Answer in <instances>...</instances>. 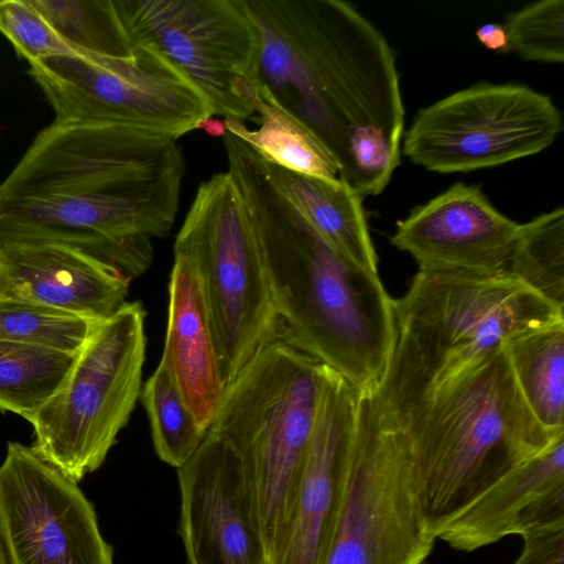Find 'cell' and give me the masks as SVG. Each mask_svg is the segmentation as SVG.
I'll return each mask as SVG.
<instances>
[{
  "label": "cell",
  "instance_id": "obj_11",
  "mask_svg": "<svg viewBox=\"0 0 564 564\" xmlns=\"http://www.w3.org/2000/svg\"><path fill=\"white\" fill-rule=\"evenodd\" d=\"M134 45L158 50L207 98L246 120L259 95V41L245 0H113Z\"/></svg>",
  "mask_w": 564,
  "mask_h": 564
},
{
  "label": "cell",
  "instance_id": "obj_5",
  "mask_svg": "<svg viewBox=\"0 0 564 564\" xmlns=\"http://www.w3.org/2000/svg\"><path fill=\"white\" fill-rule=\"evenodd\" d=\"M323 372L317 359L276 338L227 386L208 430L241 462L265 564H274L292 518Z\"/></svg>",
  "mask_w": 564,
  "mask_h": 564
},
{
  "label": "cell",
  "instance_id": "obj_30",
  "mask_svg": "<svg viewBox=\"0 0 564 564\" xmlns=\"http://www.w3.org/2000/svg\"><path fill=\"white\" fill-rule=\"evenodd\" d=\"M0 32L29 63L48 56L87 54L66 42L30 0H0Z\"/></svg>",
  "mask_w": 564,
  "mask_h": 564
},
{
  "label": "cell",
  "instance_id": "obj_8",
  "mask_svg": "<svg viewBox=\"0 0 564 564\" xmlns=\"http://www.w3.org/2000/svg\"><path fill=\"white\" fill-rule=\"evenodd\" d=\"M144 318L135 301L98 322L63 387L26 420L34 453L76 482L104 464L141 394Z\"/></svg>",
  "mask_w": 564,
  "mask_h": 564
},
{
  "label": "cell",
  "instance_id": "obj_17",
  "mask_svg": "<svg viewBox=\"0 0 564 564\" xmlns=\"http://www.w3.org/2000/svg\"><path fill=\"white\" fill-rule=\"evenodd\" d=\"M359 398L341 375L324 365L293 513L274 564H321L338 479L356 431Z\"/></svg>",
  "mask_w": 564,
  "mask_h": 564
},
{
  "label": "cell",
  "instance_id": "obj_15",
  "mask_svg": "<svg viewBox=\"0 0 564 564\" xmlns=\"http://www.w3.org/2000/svg\"><path fill=\"white\" fill-rule=\"evenodd\" d=\"M177 480L187 564H265L241 462L223 437L208 431Z\"/></svg>",
  "mask_w": 564,
  "mask_h": 564
},
{
  "label": "cell",
  "instance_id": "obj_14",
  "mask_svg": "<svg viewBox=\"0 0 564 564\" xmlns=\"http://www.w3.org/2000/svg\"><path fill=\"white\" fill-rule=\"evenodd\" d=\"M176 140L139 127L53 122L0 183V205L115 177L165 156Z\"/></svg>",
  "mask_w": 564,
  "mask_h": 564
},
{
  "label": "cell",
  "instance_id": "obj_2",
  "mask_svg": "<svg viewBox=\"0 0 564 564\" xmlns=\"http://www.w3.org/2000/svg\"><path fill=\"white\" fill-rule=\"evenodd\" d=\"M228 173L265 265L278 338L341 375L379 387L395 344L393 300L378 273L340 256L281 193L263 159L226 132Z\"/></svg>",
  "mask_w": 564,
  "mask_h": 564
},
{
  "label": "cell",
  "instance_id": "obj_34",
  "mask_svg": "<svg viewBox=\"0 0 564 564\" xmlns=\"http://www.w3.org/2000/svg\"><path fill=\"white\" fill-rule=\"evenodd\" d=\"M0 564H8L1 536H0Z\"/></svg>",
  "mask_w": 564,
  "mask_h": 564
},
{
  "label": "cell",
  "instance_id": "obj_9",
  "mask_svg": "<svg viewBox=\"0 0 564 564\" xmlns=\"http://www.w3.org/2000/svg\"><path fill=\"white\" fill-rule=\"evenodd\" d=\"M435 540L421 513L403 435L383 426L360 394L321 564H423Z\"/></svg>",
  "mask_w": 564,
  "mask_h": 564
},
{
  "label": "cell",
  "instance_id": "obj_20",
  "mask_svg": "<svg viewBox=\"0 0 564 564\" xmlns=\"http://www.w3.org/2000/svg\"><path fill=\"white\" fill-rule=\"evenodd\" d=\"M560 487H564V433L500 479L438 539L463 552L496 543L514 534L529 508Z\"/></svg>",
  "mask_w": 564,
  "mask_h": 564
},
{
  "label": "cell",
  "instance_id": "obj_23",
  "mask_svg": "<svg viewBox=\"0 0 564 564\" xmlns=\"http://www.w3.org/2000/svg\"><path fill=\"white\" fill-rule=\"evenodd\" d=\"M506 350L533 415L549 432L564 433V321L513 338Z\"/></svg>",
  "mask_w": 564,
  "mask_h": 564
},
{
  "label": "cell",
  "instance_id": "obj_12",
  "mask_svg": "<svg viewBox=\"0 0 564 564\" xmlns=\"http://www.w3.org/2000/svg\"><path fill=\"white\" fill-rule=\"evenodd\" d=\"M562 130L549 96L521 84L481 83L420 109L402 153L432 172H470L540 153Z\"/></svg>",
  "mask_w": 564,
  "mask_h": 564
},
{
  "label": "cell",
  "instance_id": "obj_16",
  "mask_svg": "<svg viewBox=\"0 0 564 564\" xmlns=\"http://www.w3.org/2000/svg\"><path fill=\"white\" fill-rule=\"evenodd\" d=\"M520 224L505 216L475 184L458 182L397 224L391 243L419 270H508Z\"/></svg>",
  "mask_w": 564,
  "mask_h": 564
},
{
  "label": "cell",
  "instance_id": "obj_27",
  "mask_svg": "<svg viewBox=\"0 0 564 564\" xmlns=\"http://www.w3.org/2000/svg\"><path fill=\"white\" fill-rule=\"evenodd\" d=\"M140 397L156 455L165 464L180 468L197 451L207 432L198 425L161 364L145 381Z\"/></svg>",
  "mask_w": 564,
  "mask_h": 564
},
{
  "label": "cell",
  "instance_id": "obj_3",
  "mask_svg": "<svg viewBox=\"0 0 564 564\" xmlns=\"http://www.w3.org/2000/svg\"><path fill=\"white\" fill-rule=\"evenodd\" d=\"M393 352L379 387L368 395L389 429L513 338L564 321V310L508 270H419L404 295L393 300Z\"/></svg>",
  "mask_w": 564,
  "mask_h": 564
},
{
  "label": "cell",
  "instance_id": "obj_22",
  "mask_svg": "<svg viewBox=\"0 0 564 564\" xmlns=\"http://www.w3.org/2000/svg\"><path fill=\"white\" fill-rule=\"evenodd\" d=\"M254 109L260 116L258 129L247 128L241 120L225 118L226 130L273 165L327 181L339 180L336 161L317 137L262 87H259Z\"/></svg>",
  "mask_w": 564,
  "mask_h": 564
},
{
  "label": "cell",
  "instance_id": "obj_33",
  "mask_svg": "<svg viewBox=\"0 0 564 564\" xmlns=\"http://www.w3.org/2000/svg\"><path fill=\"white\" fill-rule=\"evenodd\" d=\"M197 129H202V130L206 131L207 133L215 135V137H224L227 131L224 121L214 119L212 117L203 120L197 126Z\"/></svg>",
  "mask_w": 564,
  "mask_h": 564
},
{
  "label": "cell",
  "instance_id": "obj_26",
  "mask_svg": "<svg viewBox=\"0 0 564 564\" xmlns=\"http://www.w3.org/2000/svg\"><path fill=\"white\" fill-rule=\"evenodd\" d=\"M50 25L78 51L131 57V43L113 0H30Z\"/></svg>",
  "mask_w": 564,
  "mask_h": 564
},
{
  "label": "cell",
  "instance_id": "obj_7",
  "mask_svg": "<svg viewBox=\"0 0 564 564\" xmlns=\"http://www.w3.org/2000/svg\"><path fill=\"white\" fill-rule=\"evenodd\" d=\"M204 290L225 387L278 338V317L259 243L228 172L203 182L177 232Z\"/></svg>",
  "mask_w": 564,
  "mask_h": 564
},
{
  "label": "cell",
  "instance_id": "obj_19",
  "mask_svg": "<svg viewBox=\"0 0 564 564\" xmlns=\"http://www.w3.org/2000/svg\"><path fill=\"white\" fill-rule=\"evenodd\" d=\"M160 364L198 425L208 432L226 387L199 275L182 257H174L170 275L167 327Z\"/></svg>",
  "mask_w": 564,
  "mask_h": 564
},
{
  "label": "cell",
  "instance_id": "obj_10",
  "mask_svg": "<svg viewBox=\"0 0 564 564\" xmlns=\"http://www.w3.org/2000/svg\"><path fill=\"white\" fill-rule=\"evenodd\" d=\"M58 124L131 126L178 139L213 117L207 98L158 50L131 57L48 56L29 63Z\"/></svg>",
  "mask_w": 564,
  "mask_h": 564
},
{
  "label": "cell",
  "instance_id": "obj_31",
  "mask_svg": "<svg viewBox=\"0 0 564 564\" xmlns=\"http://www.w3.org/2000/svg\"><path fill=\"white\" fill-rule=\"evenodd\" d=\"M520 535L523 549L512 564H564V520L529 529Z\"/></svg>",
  "mask_w": 564,
  "mask_h": 564
},
{
  "label": "cell",
  "instance_id": "obj_24",
  "mask_svg": "<svg viewBox=\"0 0 564 564\" xmlns=\"http://www.w3.org/2000/svg\"><path fill=\"white\" fill-rule=\"evenodd\" d=\"M77 354L0 340V412L28 420L63 387Z\"/></svg>",
  "mask_w": 564,
  "mask_h": 564
},
{
  "label": "cell",
  "instance_id": "obj_28",
  "mask_svg": "<svg viewBox=\"0 0 564 564\" xmlns=\"http://www.w3.org/2000/svg\"><path fill=\"white\" fill-rule=\"evenodd\" d=\"M97 323L36 303L0 295V340L77 354Z\"/></svg>",
  "mask_w": 564,
  "mask_h": 564
},
{
  "label": "cell",
  "instance_id": "obj_6",
  "mask_svg": "<svg viewBox=\"0 0 564 564\" xmlns=\"http://www.w3.org/2000/svg\"><path fill=\"white\" fill-rule=\"evenodd\" d=\"M184 175L182 150L74 189L0 205V246L59 242L140 276L153 260L152 238L175 220Z\"/></svg>",
  "mask_w": 564,
  "mask_h": 564
},
{
  "label": "cell",
  "instance_id": "obj_29",
  "mask_svg": "<svg viewBox=\"0 0 564 564\" xmlns=\"http://www.w3.org/2000/svg\"><path fill=\"white\" fill-rule=\"evenodd\" d=\"M502 25L509 53L532 62L563 63V0H541L528 4L511 13Z\"/></svg>",
  "mask_w": 564,
  "mask_h": 564
},
{
  "label": "cell",
  "instance_id": "obj_21",
  "mask_svg": "<svg viewBox=\"0 0 564 564\" xmlns=\"http://www.w3.org/2000/svg\"><path fill=\"white\" fill-rule=\"evenodd\" d=\"M281 193L345 259L378 273L362 197L345 182L299 174L263 160Z\"/></svg>",
  "mask_w": 564,
  "mask_h": 564
},
{
  "label": "cell",
  "instance_id": "obj_25",
  "mask_svg": "<svg viewBox=\"0 0 564 564\" xmlns=\"http://www.w3.org/2000/svg\"><path fill=\"white\" fill-rule=\"evenodd\" d=\"M508 271L524 285L564 310V208L520 224Z\"/></svg>",
  "mask_w": 564,
  "mask_h": 564
},
{
  "label": "cell",
  "instance_id": "obj_4",
  "mask_svg": "<svg viewBox=\"0 0 564 564\" xmlns=\"http://www.w3.org/2000/svg\"><path fill=\"white\" fill-rule=\"evenodd\" d=\"M409 451L421 513L435 538L557 435L533 415L506 346L434 391L394 427Z\"/></svg>",
  "mask_w": 564,
  "mask_h": 564
},
{
  "label": "cell",
  "instance_id": "obj_18",
  "mask_svg": "<svg viewBox=\"0 0 564 564\" xmlns=\"http://www.w3.org/2000/svg\"><path fill=\"white\" fill-rule=\"evenodd\" d=\"M131 279L112 264L69 245L0 246V295L101 322L124 303Z\"/></svg>",
  "mask_w": 564,
  "mask_h": 564
},
{
  "label": "cell",
  "instance_id": "obj_1",
  "mask_svg": "<svg viewBox=\"0 0 564 564\" xmlns=\"http://www.w3.org/2000/svg\"><path fill=\"white\" fill-rule=\"evenodd\" d=\"M259 85L323 143L339 180L379 195L400 163L404 107L383 34L341 0H245Z\"/></svg>",
  "mask_w": 564,
  "mask_h": 564
},
{
  "label": "cell",
  "instance_id": "obj_32",
  "mask_svg": "<svg viewBox=\"0 0 564 564\" xmlns=\"http://www.w3.org/2000/svg\"><path fill=\"white\" fill-rule=\"evenodd\" d=\"M476 37L488 50L497 53H509L508 37L500 23H486L476 30Z\"/></svg>",
  "mask_w": 564,
  "mask_h": 564
},
{
  "label": "cell",
  "instance_id": "obj_13",
  "mask_svg": "<svg viewBox=\"0 0 564 564\" xmlns=\"http://www.w3.org/2000/svg\"><path fill=\"white\" fill-rule=\"evenodd\" d=\"M78 482L31 446L9 442L0 465V536L8 564H115Z\"/></svg>",
  "mask_w": 564,
  "mask_h": 564
}]
</instances>
